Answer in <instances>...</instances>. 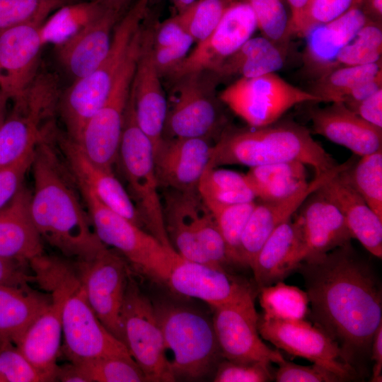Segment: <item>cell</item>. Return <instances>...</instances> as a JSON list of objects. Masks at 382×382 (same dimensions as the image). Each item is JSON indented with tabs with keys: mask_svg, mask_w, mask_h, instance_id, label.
<instances>
[{
	"mask_svg": "<svg viewBox=\"0 0 382 382\" xmlns=\"http://www.w3.org/2000/svg\"><path fill=\"white\" fill-rule=\"evenodd\" d=\"M303 277L316 325L341 349L352 366L371 352L382 323V293L372 268L351 244L302 261Z\"/></svg>",
	"mask_w": 382,
	"mask_h": 382,
	"instance_id": "1",
	"label": "cell"
},
{
	"mask_svg": "<svg viewBox=\"0 0 382 382\" xmlns=\"http://www.w3.org/2000/svg\"><path fill=\"white\" fill-rule=\"evenodd\" d=\"M52 146L51 135L35 147L30 213L42 238L66 257L86 260L105 245L75 192L74 179Z\"/></svg>",
	"mask_w": 382,
	"mask_h": 382,
	"instance_id": "2",
	"label": "cell"
},
{
	"mask_svg": "<svg viewBox=\"0 0 382 382\" xmlns=\"http://www.w3.org/2000/svg\"><path fill=\"white\" fill-rule=\"evenodd\" d=\"M299 161L312 167L319 176L337 163L303 126L277 121L267 126L225 129L212 146L207 168L224 165L250 168Z\"/></svg>",
	"mask_w": 382,
	"mask_h": 382,
	"instance_id": "3",
	"label": "cell"
},
{
	"mask_svg": "<svg viewBox=\"0 0 382 382\" xmlns=\"http://www.w3.org/2000/svg\"><path fill=\"white\" fill-rule=\"evenodd\" d=\"M150 0H134L114 28L108 52L90 74L62 92L57 112L65 134L78 141L89 119L105 103L115 79L147 17Z\"/></svg>",
	"mask_w": 382,
	"mask_h": 382,
	"instance_id": "4",
	"label": "cell"
},
{
	"mask_svg": "<svg viewBox=\"0 0 382 382\" xmlns=\"http://www.w3.org/2000/svg\"><path fill=\"white\" fill-rule=\"evenodd\" d=\"M165 349L175 378L202 379L215 371L222 357L212 319L168 302L154 303Z\"/></svg>",
	"mask_w": 382,
	"mask_h": 382,
	"instance_id": "5",
	"label": "cell"
},
{
	"mask_svg": "<svg viewBox=\"0 0 382 382\" xmlns=\"http://www.w3.org/2000/svg\"><path fill=\"white\" fill-rule=\"evenodd\" d=\"M117 161L127 182V191L145 230L163 245L173 249L164 225L153 145L138 125L132 87L125 112Z\"/></svg>",
	"mask_w": 382,
	"mask_h": 382,
	"instance_id": "6",
	"label": "cell"
},
{
	"mask_svg": "<svg viewBox=\"0 0 382 382\" xmlns=\"http://www.w3.org/2000/svg\"><path fill=\"white\" fill-rule=\"evenodd\" d=\"M86 204L94 231L100 241L119 252L139 272L165 284L178 254L154 236L104 205L93 191L75 181Z\"/></svg>",
	"mask_w": 382,
	"mask_h": 382,
	"instance_id": "7",
	"label": "cell"
},
{
	"mask_svg": "<svg viewBox=\"0 0 382 382\" xmlns=\"http://www.w3.org/2000/svg\"><path fill=\"white\" fill-rule=\"evenodd\" d=\"M218 81L214 73L202 71L171 83L163 139H208L223 125L221 100L215 93Z\"/></svg>",
	"mask_w": 382,
	"mask_h": 382,
	"instance_id": "8",
	"label": "cell"
},
{
	"mask_svg": "<svg viewBox=\"0 0 382 382\" xmlns=\"http://www.w3.org/2000/svg\"><path fill=\"white\" fill-rule=\"evenodd\" d=\"M64 357L74 364L108 357L132 358L126 346L101 323L91 308L74 265L62 311Z\"/></svg>",
	"mask_w": 382,
	"mask_h": 382,
	"instance_id": "9",
	"label": "cell"
},
{
	"mask_svg": "<svg viewBox=\"0 0 382 382\" xmlns=\"http://www.w3.org/2000/svg\"><path fill=\"white\" fill-rule=\"evenodd\" d=\"M141 30L137 36L103 105L85 125L78 141L88 159L112 171L117 163L125 109L129 97Z\"/></svg>",
	"mask_w": 382,
	"mask_h": 382,
	"instance_id": "10",
	"label": "cell"
},
{
	"mask_svg": "<svg viewBox=\"0 0 382 382\" xmlns=\"http://www.w3.org/2000/svg\"><path fill=\"white\" fill-rule=\"evenodd\" d=\"M222 103L249 127H260L278 121L294 106L318 98L288 83L276 73L239 78L219 95Z\"/></svg>",
	"mask_w": 382,
	"mask_h": 382,
	"instance_id": "11",
	"label": "cell"
},
{
	"mask_svg": "<svg viewBox=\"0 0 382 382\" xmlns=\"http://www.w3.org/2000/svg\"><path fill=\"white\" fill-rule=\"evenodd\" d=\"M71 270L68 262L57 261L42 270L38 284L48 290L52 301L16 345L47 381H55L57 360L62 347V311Z\"/></svg>",
	"mask_w": 382,
	"mask_h": 382,
	"instance_id": "12",
	"label": "cell"
},
{
	"mask_svg": "<svg viewBox=\"0 0 382 382\" xmlns=\"http://www.w3.org/2000/svg\"><path fill=\"white\" fill-rule=\"evenodd\" d=\"M122 325L125 345L146 381H175L154 305L132 275L126 289Z\"/></svg>",
	"mask_w": 382,
	"mask_h": 382,
	"instance_id": "13",
	"label": "cell"
},
{
	"mask_svg": "<svg viewBox=\"0 0 382 382\" xmlns=\"http://www.w3.org/2000/svg\"><path fill=\"white\" fill-rule=\"evenodd\" d=\"M254 296L248 285L231 301L212 308V323L221 356L231 361L278 364L285 359L262 340Z\"/></svg>",
	"mask_w": 382,
	"mask_h": 382,
	"instance_id": "14",
	"label": "cell"
},
{
	"mask_svg": "<svg viewBox=\"0 0 382 382\" xmlns=\"http://www.w3.org/2000/svg\"><path fill=\"white\" fill-rule=\"evenodd\" d=\"M87 300L104 327L125 345L122 313L131 275L127 260L105 246L94 257L75 265Z\"/></svg>",
	"mask_w": 382,
	"mask_h": 382,
	"instance_id": "15",
	"label": "cell"
},
{
	"mask_svg": "<svg viewBox=\"0 0 382 382\" xmlns=\"http://www.w3.org/2000/svg\"><path fill=\"white\" fill-rule=\"evenodd\" d=\"M258 331L262 338L277 348L328 369L344 381L355 376L337 343L323 330L304 320H281L260 315Z\"/></svg>",
	"mask_w": 382,
	"mask_h": 382,
	"instance_id": "16",
	"label": "cell"
},
{
	"mask_svg": "<svg viewBox=\"0 0 382 382\" xmlns=\"http://www.w3.org/2000/svg\"><path fill=\"white\" fill-rule=\"evenodd\" d=\"M257 28L255 15L245 1L233 0L212 33L166 76L170 83L190 74L215 73L221 64Z\"/></svg>",
	"mask_w": 382,
	"mask_h": 382,
	"instance_id": "17",
	"label": "cell"
},
{
	"mask_svg": "<svg viewBox=\"0 0 382 382\" xmlns=\"http://www.w3.org/2000/svg\"><path fill=\"white\" fill-rule=\"evenodd\" d=\"M146 19L141 30L132 92L138 125L151 141L154 154L163 141L168 103L154 59L155 26L147 23Z\"/></svg>",
	"mask_w": 382,
	"mask_h": 382,
	"instance_id": "18",
	"label": "cell"
},
{
	"mask_svg": "<svg viewBox=\"0 0 382 382\" xmlns=\"http://www.w3.org/2000/svg\"><path fill=\"white\" fill-rule=\"evenodd\" d=\"M354 159L350 158L327 173L315 176L304 189L289 197L256 202L241 236L236 265L251 268L258 251L272 231L291 219L310 194L346 168Z\"/></svg>",
	"mask_w": 382,
	"mask_h": 382,
	"instance_id": "19",
	"label": "cell"
},
{
	"mask_svg": "<svg viewBox=\"0 0 382 382\" xmlns=\"http://www.w3.org/2000/svg\"><path fill=\"white\" fill-rule=\"evenodd\" d=\"M52 138L75 181L89 187L110 209L145 230L127 190L112 171L105 170L91 162L80 146L57 128L54 130Z\"/></svg>",
	"mask_w": 382,
	"mask_h": 382,
	"instance_id": "20",
	"label": "cell"
},
{
	"mask_svg": "<svg viewBox=\"0 0 382 382\" xmlns=\"http://www.w3.org/2000/svg\"><path fill=\"white\" fill-rule=\"evenodd\" d=\"M296 217L302 238V261L351 244L353 238L343 216L318 188L299 208Z\"/></svg>",
	"mask_w": 382,
	"mask_h": 382,
	"instance_id": "21",
	"label": "cell"
},
{
	"mask_svg": "<svg viewBox=\"0 0 382 382\" xmlns=\"http://www.w3.org/2000/svg\"><path fill=\"white\" fill-rule=\"evenodd\" d=\"M41 25H21L0 33V88L11 100L25 89L39 71L44 46Z\"/></svg>",
	"mask_w": 382,
	"mask_h": 382,
	"instance_id": "22",
	"label": "cell"
},
{
	"mask_svg": "<svg viewBox=\"0 0 382 382\" xmlns=\"http://www.w3.org/2000/svg\"><path fill=\"white\" fill-rule=\"evenodd\" d=\"M212 145L205 138L163 139L154 153L160 189H197L208 168Z\"/></svg>",
	"mask_w": 382,
	"mask_h": 382,
	"instance_id": "23",
	"label": "cell"
},
{
	"mask_svg": "<svg viewBox=\"0 0 382 382\" xmlns=\"http://www.w3.org/2000/svg\"><path fill=\"white\" fill-rule=\"evenodd\" d=\"M161 190L164 225L173 248L184 259L215 267L198 239L199 218L206 206L198 190Z\"/></svg>",
	"mask_w": 382,
	"mask_h": 382,
	"instance_id": "24",
	"label": "cell"
},
{
	"mask_svg": "<svg viewBox=\"0 0 382 382\" xmlns=\"http://www.w3.org/2000/svg\"><path fill=\"white\" fill-rule=\"evenodd\" d=\"M368 21L359 0H354L343 14L309 30L302 54L305 72L314 79L329 71L342 49Z\"/></svg>",
	"mask_w": 382,
	"mask_h": 382,
	"instance_id": "25",
	"label": "cell"
},
{
	"mask_svg": "<svg viewBox=\"0 0 382 382\" xmlns=\"http://www.w3.org/2000/svg\"><path fill=\"white\" fill-rule=\"evenodd\" d=\"M165 284L173 292L200 299L212 308L231 301L248 285L225 270L187 260L179 255L172 263Z\"/></svg>",
	"mask_w": 382,
	"mask_h": 382,
	"instance_id": "26",
	"label": "cell"
},
{
	"mask_svg": "<svg viewBox=\"0 0 382 382\" xmlns=\"http://www.w3.org/2000/svg\"><path fill=\"white\" fill-rule=\"evenodd\" d=\"M309 117L315 133L363 156L382 149V129L366 122L342 103L311 107Z\"/></svg>",
	"mask_w": 382,
	"mask_h": 382,
	"instance_id": "27",
	"label": "cell"
},
{
	"mask_svg": "<svg viewBox=\"0 0 382 382\" xmlns=\"http://www.w3.org/2000/svg\"><path fill=\"white\" fill-rule=\"evenodd\" d=\"M125 11L107 8L96 20L55 47L57 59L74 81L92 73L106 57L115 26Z\"/></svg>",
	"mask_w": 382,
	"mask_h": 382,
	"instance_id": "28",
	"label": "cell"
},
{
	"mask_svg": "<svg viewBox=\"0 0 382 382\" xmlns=\"http://www.w3.org/2000/svg\"><path fill=\"white\" fill-rule=\"evenodd\" d=\"M31 192L23 185L0 209V257L29 262L44 254L30 213Z\"/></svg>",
	"mask_w": 382,
	"mask_h": 382,
	"instance_id": "29",
	"label": "cell"
},
{
	"mask_svg": "<svg viewBox=\"0 0 382 382\" xmlns=\"http://www.w3.org/2000/svg\"><path fill=\"white\" fill-rule=\"evenodd\" d=\"M342 171L321 185L318 190L340 210L352 238L357 239L371 254L381 259L382 219L345 180Z\"/></svg>",
	"mask_w": 382,
	"mask_h": 382,
	"instance_id": "30",
	"label": "cell"
},
{
	"mask_svg": "<svg viewBox=\"0 0 382 382\" xmlns=\"http://www.w3.org/2000/svg\"><path fill=\"white\" fill-rule=\"evenodd\" d=\"M291 219L272 231L253 261L250 269L259 289L282 281L302 262L300 226Z\"/></svg>",
	"mask_w": 382,
	"mask_h": 382,
	"instance_id": "31",
	"label": "cell"
},
{
	"mask_svg": "<svg viewBox=\"0 0 382 382\" xmlns=\"http://www.w3.org/2000/svg\"><path fill=\"white\" fill-rule=\"evenodd\" d=\"M52 296L28 284H0V346L16 345L31 323L50 304Z\"/></svg>",
	"mask_w": 382,
	"mask_h": 382,
	"instance_id": "32",
	"label": "cell"
},
{
	"mask_svg": "<svg viewBox=\"0 0 382 382\" xmlns=\"http://www.w3.org/2000/svg\"><path fill=\"white\" fill-rule=\"evenodd\" d=\"M289 50L263 36L251 37L228 57L214 74L219 81L233 76L250 78L281 69Z\"/></svg>",
	"mask_w": 382,
	"mask_h": 382,
	"instance_id": "33",
	"label": "cell"
},
{
	"mask_svg": "<svg viewBox=\"0 0 382 382\" xmlns=\"http://www.w3.org/2000/svg\"><path fill=\"white\" fill-rule=\"evenodd\" d=\"M245 176L256 199L260 201L285 199L304 189L309 183L306 165L299 161L250 168Z\"/></svg>",
	"mask_w": 382,
	"mask_h": 382,
	"instance_id": "34",
	"label": "cell"
},
{
	"mask_svg": "<svg viewBox=\"0 0 382 382\" xmlns=\"http://www.w3.org/2000/svg\"><path fill=\"white\" fill-rule=\"evenodd\" d=\"M107 9L98 0L65 4L50 16L40 28L43 45L57 47L82 30Z\"/></svg>",
	"mask_w": 382,
	"mask_h": 382,
	"instance_id": "35",
	"label": "cell"
},
{
	"mask_svg": "<svg viewBox=\"0 0 382 382\" xmlns=\"http://www.w3.org/2000/svg\"><path fill=\"white\" fill-rule=\"evenodd\" d=\"M381 71L382 59L364 65L338 66L313 79L307 91L318 98V103H341L352 88Z\"/></svg>",
	"mask_w": 382,
	"mask_h": 382,
	"instance_id": "36",
	"label": "cell"
},
{
	"mask_svg": "<svg viewBox=\"0 0 382 382\" xmlns=\"http://www.w3.org/2000/svg\"><path fill=\"white\" fill-rule=\"evenodd\" d=\"M197 190L204 200L221 204H241L256 199L245 174L231 170L207 168Z\"/></svg>",
	"mask_w": 382,
	"mask_h": 382,
	"instance_id": "37",
	"label": "cell"
},
{
	"mask_svg": "<svg viewBox=\"0 0 382 382\" xmlns=\"http://www.w3.org/2000/svg\"><path fill=\"white\" fill-rule=\"evenodd\" d=\"M341 175L382 219V149L355 158Z\"/></svg>",
	"mask_w": 382,
	"mask_h": 382,
	"instance_id": "38",
	"label": "cell"
},
{
	"mask_svg": "<svg viewBox=\"0 0 382 382\" xmlns=\"http://www.w3.org/2000/svg\"><path fill=\"white\" fill-rule=\"evenodd\" d=\"M262 316L281 320H304L308 313L309 299L306 291L282 281L260 288Z\"/></svg>",
	"mask_w": 382,
	"mask_h": 382,
	"instance_id": "39",
	"label": "cell"
},
{
	"mask_svg": "<svg viewBox=\"0 0 382 382\" xmlns=\"http://www.w3.org/2000/svg\"><path fill=\"white\" fill-rule=\"evenodd\" d=\"M251 8L262 36L284 48H289L293 34L291 17L284 0H240Z\"/></svg>",
	"mask_w": 382,
	"mask_h": 382,
	"instance_id": "40",
	"label": "cell"
},
{
	"mask_svg": "<svg viewBox=\"0 0 382 382\" xmlns=\"http://www.w3.org/2000/svg\"><path fill=\"white\" fill-rule=\"evenodd\" d=\"M381 57L382 23L368 21L342 49L330 69L372 64L382 59Z\"/></svg>",
	"mask_w": 382,
	"mask_h": 382,
	"instance_id": "41",
	"label": "cell"
},
{
	"mask_svg": "<svg viewBox=\"0 0 382 382\" xmlns=\"http://www.w3.org/2000/svg\"><path fill=\"white\" fill-rule=\"evenodd\" d=\"M204 201L225 241L230 263L236 265L241 236L256 202L228 204Z\"/></svg>",
	"mask_w": 382,
	"mask_h": 382,
	"instance_id": "42",
	"label": "cell"
},
{
	"mask_svg": "<svg viewBox=\"0 0 382 382\" xmlns=\"http://www.w3.org/2000/svg\"><path fill=\"white\" fill-rule=\"evenodd\" d=\"M77 0H0V33L11 28L41 25L51 13Z\"/></svg>",
	"mask_w": 382,
	"mask_h": 382,
	"instance_id": "43",
	"label": "cell"
},
{
	"mask_svg": "<svg viewBox=\"0 0 382 382\" xmlns=\"http://www.w3.org/2000/svg\"><path fill=\"white\" fill-rule=\"evenodd\" d=\"M233 0H197L177 14L185 32L197 43L216 28Z\"/></svg>",
	"mask_w": 382,
	"mask_h": 382,
	"instance_id": "44",
	"label": "cell"
},
{
	"mask_svg": "<svg viewBox=\"0 0 382 382\" xmlns=\"http://www.w3.org/2000/svg\"><path fill=\"white\" fill-rule=\"evenodd\" d=\"M77 364L88 382H142L146 378L133 358L101 357Z\"/></svg>",
	"mask_w": 382,
	"mask_h": 382,
	"instance_id": "45",
	"label": "cell"
},
{
	"mask_svg": "<svg viewBox=\"0 0 382 382\" xmlns=\"http://www.w3.org/2000/svg\"><path fill=\"white\" fill-rule=\"evenodd\" d=\"M354 0H308L292 27L293 35L304 37L314 27L331 21L343 14Z\"/></svg>",
	"mask_w": 382,
	"mask_h": 382,
	"instance_id": "46",
	"label": "cell"
},
{
	"mask_svg": "<svg viewBox=\"0 0 382 382\" xmlns=\"http://www.w3.org/2000/svg\"><path fill=\"white\" fill-rule=\"evenodd\" d=\"M0 376L3 382H45V377L12 343L0 346Z\"/></svg>",
	"mask_w": 382,
	"mask_h": 382,
	"instance_id": "47",
	"label": "cell"
},
{
	"mask_svg": "<svg viewBox=\"0 0 382 382\" xmlns=\"http://www.w3.org/2000/svg\"><path fill=\"white\" fill-rule=\"evenodd\" d=\"M274 378L270 364L225 359L215 370L214 382H267Z\"/></svg>",
	"mask_w": 382,
	"mask_h": 382,
	"instance_id": "48",
	"label": "cell"
},
{
	"mask_svg": "<svg viewBox=\"0 0 382 382\" xmlns=\"http://www.w3.org/2000/svg\"><path fill=\"white\" fill-rule=\"evenodd\" d=\"M274 374L277 382H340L337 374L317 364L303 366L284 360Z\"/></svg>",
	"mask_w": 382,
	"mask_h": 382,
	"instance_id": "49",
	"label": "cell"
},
{
	"mask_svg": "<svg viewBox=\"0 0 382 382\" xmlns=\"http://www.w3.org/2000/svg\"><path fill=\"white\" fill-rule=\"evenodd\" d=\"M35 149L13 163L0 169V209L12 199L23 185L25 174L32 166Z\"/></svg>",
	"mask_w": 382,
	"mask_h": 382,
	"instance_id": "50",
	"label": "cell"
},
{
	"mask_svg": "<svg viewBox=\"0 0 382 382\" xmlns=\"http://www.w3.org/2000/svg\"><path fill=\"white\" fill-rule=\"evenodd\" d=\"M187 33L178 42L163 47H154L155 63L162 78L166 77L189 53L194 42Z\"/></svg>",
	"mask_w": 382,
	"mask_h": 382,
	"instance_id": "51",
	"label": "cell"
},
{
	"mask_svg": "<svg viewBox=\"0 0 382 382\" xmlns=\"http://www.w3.org/2000/svg\"><path fill=\"white\" fill-rule=\"evenodd\" d=\"M346 106L366 122L382 129V88L359 102Z\"/></svg>",
	"mask_w": 382,
	"mask_h": 382,
	"instance_id": "52",
	"label": "cell"
},
{
	"mask_svg": "<svg viewBox=\"0 0 382 382\" xmlns=\"http://www.w3.org/2000/svg\"><path fill=\"white\" fill-rule=\"evenodd\" d=\"M28 265L25 262L0 257V284L23 286L35 282L33 274H30L26 270Z\"/></svg>",
	"mask_w": 382,
	"mask_h": 382,
	"instance_id": "53",
	"label": "cell"
},
{
	"mask_svg": "<svg viewBox=\"0 0 382 382\" xmlns=\"http://www.w3.org/2000/svg\"><path fill=\"white\" fill-rule=\"evenodd\" d=\"M186 33L176 15L166 20L158 26H155L154 47L157 48L173 45L180 40Z\"/></svg>",
	"mask_w": 382,
	"mask_h": 382,
	"instance_id": "54",
	"label": "cell"
},
{
	"mask_svg": "<svg viewBox=\"0 0 382 382\" xmlns=\"http://www.w3.org/2000/svg\"><path fill=\"white\" fill-rule=\"evenodd\" d=\"M381 88H382V71L373 78L352 88L344 96L341 103L347 105L359 102Z\"/></svg>",
	"mask_w": 382,
	"mask_h": 382,
	"instance_id": "55",
	"label": "cell"
},
{
	"mask_svg": "<svg viewBox=\"0 0 382 382\" xmlns=\"http://www.w3.org/2000/svg\"><path fill=\"white\" fill-rule=\"evenodd\" d=\"M371 359L374 361L371 381H382V323L376 330L371 347Z\"/></svg>",
	"mask_w": 382,
	"mask_h": 382,
	"instance_id": "56",
	"label": "cell"
},
{
	"mask_svg": "<svg viewBox=\"0 0 382 382\" xmlns=\"http://www.w3.org/2000/svg\"><path fill=\"white\" fill-rule=\"evenodd\" d=\"M56 381L62 382H88L79 366L72 362L62 366L57 365L55 372Z\"/></svg>",
	"mask_w": 382,
	"mask_h": 382,
	"instance_id": "57",
	"label": "cell"
},
{
	"mask_svg": "<svg viewBox=\"0 0 382 382\" xmlns=\"http://www.w3.org/2000/svg\"><path fill=\"white\" fill-rule=\"evenodd\" d=\"M359 2L369 21L382 23V0H359Z\"/></svg>",
	"mask_w": 382,
	"mask_h": 382,
	"instance_id": "58",
	"label": "cell"
},
{
	"mask_svg": "<svg viewBox=\"0 0 382 382\" xmlns=\"http://www.w3.org/2000/svg\"><path fill=\"white\" fill-rule=\"evenodd\" d=\"M284 1L288 5L290 9L291 28L292 32L293 25L298 20L308 0H284Z\"/></svg>",
	"mask_w": 382,
	"mask_h": 382,
	"instance_id": "59",
	"label": "cell"
},
{
	"mask_svg": "<svg viewBox=\"0 0 382 382\" xmlns=\"http://www.w3.org/2000/svg\"><path fill=\"white\" fill-rule=\"evenodd\" d=\"M107 8L126 11L132 4V0H98Z\"/></svg>",
	"mask_w": 382,
	"mask_h": 382,
	"instance_id": "60",
	"label": "cell"
},
{
	"mask_svg": "<svg viewBox=\"0 0 382 382\" xmlns=\"http://www.w3.org/2000/svg\"><path fill=\"white\" fill-rule=\"evenodd\" d=\"M11 100L8 96L0 88V128L7 116V105Z\"/></svg>",
	"mask_w": 382,
	"mask_h": 382,
	"instance_id": "61",
	"label": "cell"
},
{
	"mask_svg": "<svg viewBox=\"0 0 382 382\" xmlns=\"http://www.w3.org/2000/svg\"><path fill=\"white\" fill-rule=\"evenodd\" d=\"M178 13L182 12L197 0H170Z\"/></svg>",
	"mask_w": 382,
	"mask_h": 382,
	"instance_id": "62",
	"label": "cell"
},
{
	"mask_svg": "<svg viewBox=\"0 0 382 382\" xmlns=\"http://www.w3.org/2000/svg\"><path fill=\"white\" fill-rule=\"evenodd\" d=\"M0 382H3V380H2V378H1V376H0Z\"/></svg>",
	"mask_w": 382,
	"mask_h": 382,
	"instance_id": "63",
	"label": "cell"
}]
</instances>
